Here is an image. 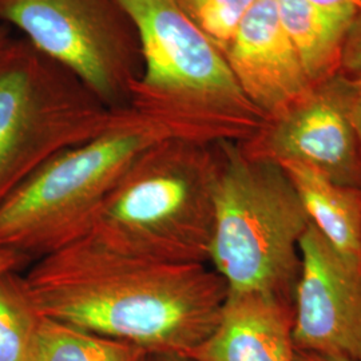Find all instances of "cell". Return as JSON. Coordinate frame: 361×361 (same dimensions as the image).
<instances>
[{
  "label": "cell",
  "mask_w": 361,
  "mask_h": 361,
  "mask_svg": "<svg viewBox=\"0 0 361 361\" xmlns=\"http://www.w3.org/2000/svg\"><path fill=\"white\" fill-rule=\"evenodd\" d=\"M147 355L128 341L43 316L31 361H145Z\"/></svg>",
  "instance_id": "obj_14"
},
{
  "label": "cell",
  "mask_w": 361,
  "mask_h": 361,
  "mask_svg": "<svg viewBox=\"0 0 361 361\" xmlns=\"http://www.w3.org/2000/svg\"><path fill=\"white\" fill-rule=\"evenodd\" d=\"M219 176L209 265L229 293H259L293 307L300 241L310 219L284 169L216 143Z\"/></svg>",
  "instance_id": "obj_4"
},
{
  "label": "cell",
  "mask_w": 361,
  "mask_h": 361,
  "mask_svg": "<svg viewBox=\"0 0 361 361\" xmlns=\"http://www.w3.org/2000/svg\"><path fill=\"white\" fill-rule=\"evenodd\" d=\"M280 23L295 46L313 85L340 71L341 52L349 26L320 13L307 0H273Z\"/></svg>",
  "instance_id": "obj_13"
},
{
  "label": "cell",
  "mask_w": 361,
  "mask_h": 361,
  "mask_svg": "<svg viewBox=\"0 0 361 361\" xmlns=\"http://www.w3.org/2000/svg\"><path fill=\"white\" fill-rule=\"evenodd\" d=\"M31 261L26 255L11 250V249H0V273L10 271H20Z\"/></svg>",
  "instance_id": "obj_19"
},
{
  "label": "cell",
  "mask_w": 361,
  "mask_h": 361,
  "mask_svg": "<svg viewBox=\"0 0 361 361\" xmlns=\"http://www.w3.org/2000/svg\"><path fill=\"white\" fill-rule=\"evenodd\" d=\"M352 121H353V126L356 131V137H357V142L360 147L361 153V86H359L356 97H355V102H353V110H352Z\"/></svg>",
  "instance_id": "obj_20"
},
{
  "label": "cell",
  "mask_w": 361,
  "mask_h": 361,
  "mask_svg": "<svg viewBox=\"0 0 361 361\" xmlns=\"http://www.w3.org/2000/svg\"><path fill=\"white\" fill-rule=\"evenodd\" d=\"M300 256L295 348L361 361V264L338 253L312 224L300 241Z\"/></svg>",
  "instance_id": "obj_9"
},
{
  "label": "cell",
  "mask_w": 361,
  "mask_h": 361,
  "mask_svg": "<svg viewBox=\"0 0 361 361\" xmlns=\"http://www.w3.org/2000/svg\"><path fill=\"white\" fill-rule=\"evenodd\" d=\"M338 74L361 86V11L352 20L344 39Z\"/></svg>",
  "instance_id": "obj_17"
},
{
  "label": "cell",
  "mask_w": 361,
  "mask_h": 361,
  "mask_svg": "<svg viewBox=\"0 0 361 361\" xmlns=\"http://www.w3.org/2000/svg\"><path fill=\"white\" fill-rule=\"evenodd\" d=\"M145 361H190L174 353H149Z\"/></svg>",
  "instance_id": "obj_22"
},
{
  "label": "cell",
  "mask_w": 361,
  "mask_h": 361,
  "mask_svg": "<svg viewBox=\"0 0 361 361\" xmlns=\"http://www.w3.org/2000/svg\"><path fill=\"white\" fill-rule=\"evenodd\" d=\"M43 320L26 277L18 271L0 273V361H31Z\"/></svg>",
  "instance_id": "obj_15"
},
{
  "label": "cell",
  "mask_w": 361,
  "mask_h": 361,
  "mask_svg": "<svg viewBox=\"0 0 361 361\" xmlns=\"http://www.w3.org/2000/svg\"><path fill=\"white\" fill-rule=\"evenodd\" d=\"M296 361H352L348 359H341V357H334V356H326L322 353H313V352H302V350H296Z\"/></svg>",
  "instance_id": "obj_21"
},
{
  "label": "cell",
  "mask_w": 361,
  "mask_h": 361,
  "mask_svg": "<svg viewBox=\"0 0 361 361\" xmlns=\"http://www.w3.org/2000/svg\"><path fill=\"white\" fill-rule=\"evenodd\" d=\"M13 39L11 32H10V27L6 25H0V51L4 49V46Z\"/></svg>",
  "instance_id": "obj_23"
},
{
  "label": "cell",
  "mask_w": 361,
  "mask_h": 361,
  "mask_svg": "<svg viewBox=\"0 0 361 361\" xmlns=\"http://www.w3.org/2000/svg\"><path fill=\"white\" fill-rule=\"evenodd\" d=\"M293 307L259 293H229L214 332L190 361H296Z\"/></svg>",
  "instance_id": "obj_11"
},
{
  "label": "cell",
  "mask_w": 361,
  "mask_h": 361,
  "mask_svg": "<svg viewBox=\"0 0 361 361\" xmlns=\"http://www.w3.org/2000/svg\"><path fill=\"white\" fill-rule=\"evenodd\" d=\"M359 86L341 74L314 85L281 113L267 118L249 141L250 158L298 162L338 185L361 189V153L352 121Z\"/></svg>",
  "instance_id": "obj_8"
},
{
  "label": "cell",
  "mask_w": 361,
  "mask_h": 361,
  "mask_svg": "<svg viewBox=\"0 0 361 361\" xmlns=\"http://www.w3.org/2000/svg\"><path fill=\"white\" fill-rule=\"evenodd\" d=\"M135 25L142 75L130 109L168 138L198 145L244 143L267 116L241 90L222 52L174 0H119Z\"/></svg>",
  "instance_id": "obj_2"
},
{
  "label": "cell",
  "mask_w": 361,
  "mask_h": 361,
  "mask_svg": "<svg viewBox=\"0 0 361 361\" xmlns=\"http://www.w3.org/2000/svg\"><path fill=\"white\" fill-rule=\"evenodd\" d=\"M164 138L126 109L101 135L52 157L0 202V249L37 261L85 238L133 161Z\"/></svg>",
  "instance_id": "obj_5"
},
{
  "label": "cell",
  "mask_w": 361,
  "mask_h": 361,
  "mask_svg": "<svg viewBox=\"0 0 361 361\" xmlns=\"http://www.w3.org/2000/svg\"><path fill=\"white\" fill-rule=\"evenodd\" d=\"M0 25L75 74L110 109H130L140 35L119 0H0Z\"/></svg>",
  "instance_id": "obj_7"
},
{
  "label": "cell",
  "mask_w": 361,
  "mask_h": 361,
  "mask_svg": "<svg viewBox=\"0 0 361 361\" xmlns=\"http://www.w3.org/2000/svg\"><path fill=\"white\" fill-rule=\"evenodd\" d=\"M25 277L43 316L180 356L214 332L229 295L209 264L133 257L87 238L39 258Z\"/></svg>",
  "instance_id": "obj_1"
},
{
  "label": "cell",
  "mask_w": 361,
  "mask_h": 361,
  "mask_svg": "<svg viewBox=\"0 0 361 361\" xmlns=\"http://www.w3.org/2000/svg\"><path fill=\"white\" fill-rule=\"evenodd\" d=\"M292 180L310 224L338 253L361 264V189L338 185L298 162L280 164Z\"/></svg>",
  "instance_id": "obj_12"
},
{
  "label": "cell",
  "mask_w": 361,
  "mask_h": 361,
  "mask_svg": "<svg viewBox=\"0 0 361 361\" xmlns=\"http://www.w3.org/2000/svg\"><path fill=\"white\" fill-rule=\"evenodd\" d=\"M224 56L247 99L267 118L281 113L314 86L280 23L273 0H258Z\"/></svg>",
  "instance_id": "obj_10"
},
{
  "label": "cell",
  "mask_w": 361,
  "mask_h": 361,
  "mask_svg": "<svg viewBox=\"0 0 361 361\" xmlns=\"http://www.w3.org/2000/svg\"><path fill=\"white\" fill-rule=\"evenodd\" d=\"M180 11L219 51L226 50L235 31L258 0H174Z\"/></svg>",
  "instance_id": "obj_16"
},
{
  "label": "cell",
  "mask_w": 361,
  "mask_h": 361,
  "mask_svg": "<svg viewBox=\"0 0 361 361\" xmlns=\"http://www.w3.org/2000/svg\"><path fill=\"white\" fill-rule=\"evenodd\" d=\"M217 176L216 145L164 138L133 161L85 238L133 257L209 264Z\"/></svg>",
  "instance_id": "obj_3"
},
{
  "label": "cell",
  "mask_w": 361,
  "mask_h": 361,
  "mask_svg": "<svg viewBox=\"0 0 361 361\" xmlns=\"http://www.w3.org/2000/svg\"><path fill=\"white\" fill-rule=\"evenodd\" d=\"M320 13L350 26L352 20L361 11V0H307Z\"/></svg>",
  "instance_id": "obj_18"
},
{
  "label": "cell",
  "mask_w": 361,
  "mask_h": 361,
  "mask_svg": "<svg viewBox=\"0 0 361 361\" xmlns=\"http://www.w3.org/2000/svg\"><path fill=\"white\" fill-rule=\"evenodd\" d=\"M114 110L26 38L0 51V202L52 157L110 129Z\"/></svg>",
  "instance_id": "obj_6"
}]
</instances>
